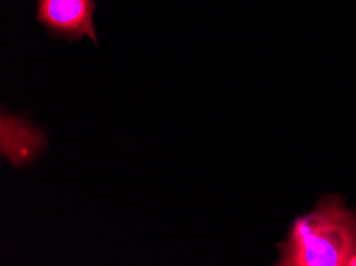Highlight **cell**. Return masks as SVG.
<instances>
[{
	"label": "cell",
	"mask_w": 356,
	"mask_h": 266,
	"mask_svg": "<svg viewBox=\"0 0 356 266\" xmlns=\"http://www.w3.org/2000/svg\"><path fill=\"white\" fill-rule=\"evenodd\" d=\"M280 249V266H356V214L341 197L321 199L294 222Z\"/></svg>",
	"instance_id": "cell-1"
},
{
	"label": "cell",
	"mask_w": 356,
	"mask_h": 266,
	"mask_svg": "<svg viewBox=\"0 0 356 266\" xmlns=\"http://www.w3.org/2000/svg\"><path fill=\"white\" fill-rule=\"evenodd\" d=\"M95 0H39L37 19L53 35L80 39L90 37L98 42L93 26Z\"/></svg>",
	"instance_id": "cell-2"
},
{
	"label": "cell",
	"mask_w": 356,
	"mask_h": 266,
	"mask_svg": "<svg viewBox=\"0 0 356 266\" xmlns=\"http://www.w3.org/2000/svg\"><path fill=\"white\" fill-rule=\"evenodd\" d=\"M2 126L8 128L10 131H13L18 135V142L10 144L7 147H2L3 155H8L10 158L13 160L15 165H21V163H26L28 158L37 155V151L40 150V144L37 140H43L42 134L35 131L34 128L29 126L26 122L15 120V118L10 117V120L3 115Z\"/></svg>",
	"instance_id": "cell-3"
}]
</instances>
